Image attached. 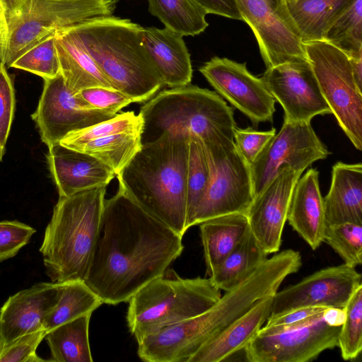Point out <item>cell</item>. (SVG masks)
I'll use <instances>...</instances> for the list:
<instances>
[{"mask_svg":"<svg viewBox=\"0 0 362 362\" xmlns=\"http://www.w3.org/2000/svg\"><path fill=\"white\" fill-rule=\"evenodd\" d=\"M47 160L59 197L107 186L116 175L111 168L97 158L59 143L48 147Z\"/></svg>","mask_w":362,"mask_h":362,"instance_id":"ffe728a7","label":"cell"},{"mask_svg":"<svg viewBox=\"0 0 362 362\" xmlns=\"http://www.w3.org/2000/svg\"><path fill=\"white\" fill-rule=\"evenodd\" d=\"M286 221L313 250L324 242L327 224L316 169H309L296 183Z\"/></svg>","mask_w":362,"mask_h":362,"instance_id":"7402d4cb","label":"cell"},{"mask_svg":"<svg viewBox=\"0 0 362 362\" xmlns=\"http://www.w3.org/2000/svg\"><path fill=\"white\" fill-rule=\"evenodd\" d=\"M273 296L257 302L249 310L206 341L188 362H219L244 350L269 318Z\"/></svg>","mask_w":362,"mask_h":362,"instance_id":"603a6c76","label":"cell"},{"mask_svg":"<svg viewBox=\"0 0 362 362\" xmlns=\"http://www.w3.org/2000/svg\"><path fill=\"white\" fill-rule=\"evenodd\" d=\"M199 225L206 274L210 276L244 237L249 229L248 220L245 214L235 213Z\"/></svg>","mask_w":362,"mask_h":362,"instance_id":"4316f807","label":"cell"},{"mask_svg":"<svg viewBox=\"0 0 362 362\" xmlns=\"http://www.w3.org/2000/svg\"><path fill=\"white\" fill-rule=\"evenodd\" d=\"M301 174L287 165L281 168L246 212L250 231L268 255L279 250L292 192Z\"/></svg>","mask_w":362,"mask_h":362,"instance_id":"e0dca14e","label":"cell"},{"mask_svg":"<svg viewBox=\"0 0 362 362\" xmlns=\"http://www.w3.org/2000/svg\"><path fill=\"white\" fill-rule=\"evenodd\" d=\"M242 19L252 29L266 68L307 59L304 44L265 0H236Z\"/></svg>","mask_w":362,"mask_h":362,"instance_id":"ac0fdd59","label":"cell"},{"mask_svg":"<svg viewBox=\"0 0 362 362\" xmlns=\"http://www.w3.org/2000/svg\"><path fill=\"white\" fill-rule=\"evenodd\" d=\"M182 237L119 187L105 200L83 281L103 303L127 302L181 255Z\"/></svg>","mask_w":362,"mask_h":362,"instance_id":"6da1fadb","label":"cell"},{"mask_svg":"<svg viewBox=\"0 0 362 362\" xmlns=\"http://www.w3.org/2000/svg\"><path fill=\"white\" fill-rule=\"evenodd\" d=\"M204 145L212 174L189 228L223 215L246 214L255 197L250 165L237 150L234 141Z\"/></svg>","mask_w":362,"mask_h":362,"instance_id":"30bf717a","label":"cell"},{"mask_svg":"<svg viewBox=\"0 0 362 362\" xmlns=\"http://www.w3.org/2000/svg\"><path fill=\"white\" fill-rule=\"evenodd\" d=\"M6 29L2 17L0 16V62L4 63V54L6 47Z\"/></svg>","mask_w":362,"mask_h":362,"instance_id":"ee69618b","label":"cell"},{"mask_svg":"<svg viewBox=\"0 0 362 362\" xmlns=\"http://www.w3.org/2000/svg\"><path fill=\"white\" fill-rule=\"evenodd\" d=\"M4 346V342H3V339H2V337H1V332H0V354L2 351V349Z\"/></svg>","mask_w":362,"mask_h":362,"instance_id":"7dc6e473","label":"cell"},{"mask_svg":"<svg viewBox=\"0 0 362 362\" xmlns=\"http://www.w3.org/2000/svg\"><path fill=\"white\" fill-rule=\"evenodd\" d=\"M354 0H291L284 4L285 21L302 42L322 40L327 27Z\"/></svg>","mask_w":362,"mask_h":362,"instance_id":"484cf974","label":"cell"},{"mask_svg":"<svg viewBox=\"0 0 362 362\" xmlns=\"http://www.w3.org/2000/svg\"><path fill=\"white\" fill-rule=\"evenodd\" d=\"M291 1V0H284V4H285V2H286V1Z\"/></svg>","mask_w":362,"mask_h":362,"instance_id":"681fc988","label":"cell"},{"mask_svg":"<svg viewBox=\"0 0 362 362\" xmlns=\"http://www.w3.org/2000/svg\"><path fill=\"white\" fill-rule=\"evenodd\" d=\"M330 154L310 122L284 121L279 132L250 165L254 196L269 184L283 166L302 173L313 163Z\"/></svg>","mask_w":362,"mask_h":362,"instance_id":"8fae6325","label":"cell"},{"mask_svg":"<svg viewBox=\"0 0 362 362\" xmlns=\"http://www.w3.org/2000/svg\"><path fill=\"white\" fill-rule=\"evenodd\" d=\"M75 95L85 109L95 110L115 115L122 108L134 103L127 95L113 88L92 87L83 89Z\"/></svg>","mask_w":362,"mask_h":362,"instance_id":"8d00e7d4","label":"cell"},{"mask_svg":"<svg viewBox=\"0 0 362 362\" xmlns=\"http://www.w3.org/2000/svg\"><path fill=\"white\" fill-rule=\"evenodd\" d=\"M141 144L164 134L200 137L204 144H223L233 139V110L216 93L194 85L164 90L146 102Z\"/></svg>","mask_w":362,"mask_h":362,"instance_id":"5b68a950","label":"cell"},{"mask_svg":"<svg viewBox=\"0 0 362 362\" xmlns=\"http://www.w3.org/2000/svg\"><path fill=\"white\" fill-rule=\"evenodd\" d=\"M206 13L243 21L236 0H193Z\"/></svg>","mask_w":362,"mask_h":362,"instance_id":"b9f144b4","label":"cell"},{"mask_svg":"<svg viewBox=\"0 0 362 362\" xmlns=\"http://www.w3.org/2000/svg\"><path fill=\"white\" fill-rule=\"evenodd\" d=\"M275 134V128L263 132L250 127L240 129L236 126L233 131V139L237 150L250 165Z\"/></svg>","mask_w":362,"mask_h":362,"instance_id":"ab89813d","label":"cell"},{"mask_svg":"<svg viewBox=\"0 0 362 362\" xmlns=\"http://www.w3.org/2000/svg\"><path fill=\"white\" fill-rule=\"evenodd\" d=\"M62 282L38 283L11 296L0 310V332L4 346L43 328L47 314L57 303Z\"/></svg>","mask_w":362,"mask_h":362,"instance_id":"d6986e66","label":"cell"},{"mask_svg":"<svg viewBox=\"0 0 362 362\" xmlns=\"http://www.w3.org/2000/svg\"><path fill=\"white\" fill-rule=\"evenodd\" d=\"M322 40L349 58L362 55V0H354L325 30Z\"/></svg>","mask_w":362,"mask_h":362,"instance_id":"1f68e13d","label":"cell"},{"mask_svg":"<svg viewBox=\"0 0 362 362\" xmlns=\"http://www.w3.org/2000/svg\"><path fill=\"white\" fill-rule=\"evenodd\" d=\"M266 2L285 21L284 0H265Z\"/></svg>","mask_w":362,"mask_h":362,"instance_id":"f6af8a7d","label":"cell"},{"mask_svg":"<svg viewBox=\"0 0 362 362\" xmlns=\"http://www.w3.org/2000/svg\"><path fill=\"white\" fill-rule=\"evenodd\" d=\"M107 186L59 197L40 248L52 282L84 281L95 243Z\"/></svg>","mask_w":362,"mask_h":362,"instance_id":"277c9868","label":"cell"},{"mask_svg":"<svg viewBox=\"0 0 362 362\" xmlns=\"http://www.w3.org/2000/svg\"><path fill=\"white\" fill-rule=\"evenodd\" d=\"M2 15V9H1V7L0 6V16Z\"/></svg>","mask_w":362,"mask_h":362,"instance_id":"c3c4849f","label":"cell"},{"mask_svg":"<svg viewBox=\"0 0 362 362\" xmlns=\"http://www.w3.org/2000/svg\"><path fill=\"white\" fill-rule=\"evenodd\" d=\"M324 241L339 255L344 264L353 267L361 264V224L344 223L327 226Z\"/></svg>","mask_w":362,"mask_h":362,"instance_id":"e575fe53","label":"cell"},{"mask_svg":"<svg viewBox=\"0 0 362 362\" xmlns=\"http://www.w3.org/2000/svg\"><path fill=\"white\" fill-rule=\"evenodd\" d=\"M361 285V274L355 267L344 263L322 269L276 291L272 298L269 317L306 307L343 309Z\"/></svg>","mask_w":362,"mask_h":362,"instance_id":"5bb4252c","label":"cell"},{"mask_svg":"<svg viewBox=\"0 0 362 362\" xmlns=\"http://www.w3.org/2000/svg\"><path fill=\"white\" fill-rule=\"evenodd\" d=\"M320 90L332 114L354 147L362 150V90L357 86L349 57L324 40L304 43Z\"/></svg>","mask_w":362,"mask_h":362,"instance_id":"ba28073f","label":"cell"},{"mask_svg":"<svg viewBox=\"0 0 362 362\" xmlns=\"http://www.w3.org/2000/svg\"><path fill=\"white\" fill-rule=\"evenodd\" d=\"M143 119L134 111L71 132L59 144L93 156L117 175L141 147Z\"/></svg>","mask_w":362,"mask_h":362,"instance_id":"7c38bea8","label":"cell"},{"mask_svg":"<svg viewBox=\"0 0 362 362\" xmlns=\"http://www.w3.org/2000/svg\"><path fill=\"white\" fill-rule=\"evenodd\" d=\"M5 148H4L0 144V162L2 160L3 156L4 155Z\"/></svg>","mask_w":362,"mask_h":362,"instance_id":"bcb514c9","label":"cell"},{"mask_svg":"<svg viewBox=\"0 0 362 362\" xmlns=\"http://www.w3.org/2000/svg\"><path fill=\"white\" fill-rule=\"evenodd\" d=\"M210 85L254 125L272 122L276 100L246 63L214 57L199 68Z\"/></svg>","mask_w":362,"mask_h":362,"instance_id":"9a60e30c","label":"cell"},{"mask_svg":"<svg viewBox=\"0 0 362 362\" xmlns=\"http://www.w3.org/2000/svg\"><path fill=\"white\" fill-rule=\"evenodd\" d=\"M349 59L354 81L358 88L362 90V55Z\"/></svg>","mask_w":362,"mask_h":362,"instance_id":"7bdbcfd3","label":"cell"},{"mask_svg":"<svg viewBox=\"0 0 362 362\" xmlns=\"http://www.w3.org/2000/svg\"><path fill=\"white\" fill-rule=\"evenodd\" d=\"M10 67L30 72L43 79L57 76L61 72L54 36L48 37L22 54Z\"/></svg>","mask_w":362,"mask_h":362,"instance_id":"d590c367","label":"cell"},{"mask_svg":"<svg viewBox=\"0 0 362 362\" xmlns=\"http://www.w3.org/2000/svg\"><path fill=\"white\" fill-rule=\"evenodd\" d=\"M212 167L202 139L197 136L189 138V161L187 177V228L202 199L211 180Z\"/></svg>","mask_w":362,"mask_h":362,"instance_id":"d6a6232c","label":"cell"},{"mask_svg":"<svg viewBox=\"0 0 362 362\" xmlns=\"http://www.w3.org/2000/svg\"><path fill=\"white\" fill-rule=\"evenodd\" d=\"M117 0H0L6 29L4 64L56 33L87 21L110 16Z\"/></svg>","mask_w":362,"mask_h":362,"instance_id":"52a82bcc","label":"cell"},{"mask_svg":"<svg viewBox=\"0 0 362 362\" xmlns=\"http://www.w3.org/2000/svg\"><path fill=\"white\" fill-rule=\"evenodd\" d=\"M327 226L362 225V165L337 162L332 166L329 190L323 198Z\"/></svg>","mask_w":362,"mask_h":362,"instance_id":"cb8c5ba5","label":"cell"},{"mask_svg":"<svg viewBox=\"0 0 362 362\" xmlns=\"http://www.w3.org/2000/svg\"><path fill=\"white\" fill-rule=\"evenodd\" d=\"M114 116L82 107L75 93L67 87L59 74L54 78L44 79L42 92L31 117L39 130L41 140L49 147L59 143L71 132L86 128Z\"/></svg>","mask_w":362,"mask_h":362,"instance_id":"2e32d148","label":"cell"},{"mask_svg":"<svg viewBox=\"0 0 362 362\" xmlns=\"http://www.w3.org/2000/svg\"><path fill=\"white\" fill-rule=\"evenodd\" d=\"M344 320L338 335L337 346L344 360L356 358L362 350V285L344 308Z\"/></svg>","mask_w":362,"mask_h":362,"instance_id":"836d02e7","label":"cell"},{"mask_svg":"<svg viewBox=\"0 0 362 362\" xmlns=\"http://www.w3.org/2000/svg\"><path fill=\"white\" fill-rule=\"evenodd\" d=\"M47 332L42 329L23 334L4 346L0 354V362H41L44 359L36 354V349Z\"/></svg>","mask_w":362,"mask_h":362,"instance_id":"74e56055","label":"cell"},{"mask_svg":"<svg viewBox=\"0 0 362 362\" xmlns=\"http://www.w3.org/2000/svg\"><path fill=\"white\" fill-rule=\"evenodd\" d=\"M189 138L164 134L142 144L116 175L119 187L133 201L182 236L187 230Z\"/></svg>","mask_w":362,"mask_h":362,"instance_id":"7a4b0ae2","label":"cell"},{"mask_svg":"<svg viewBox=\"0 0 362 362\" xmlns=\"http://www.w3.org/2000/svg\"><path fill=\"white\" fill-rule=\"evenodd\" d=\"M36 230L18 221H0V262L14 257Z\"/></svg>","mask_w":362,"mask_h":362,"instance_id":"f35d334b","label":"cell"},{"mask_svg":"<svg viewBox=\"0 0 362 362\" xmlns=\"http://www.w3.org/2000/svg\"><path fill=\"white\" fill-rule=\"evenodd\" d=\"M268 255L249 228L209 277L218 289L227 291L249 276Z\"/></svg>","mask_w":362,"mask_h":362,"instance_id":"83f0119b","label":"cell"},{"mask_svg":"<svg viewBox=\"0 0 362 362\" xmlns=\"http://www.w3.org/2000/svg\"><path fill=\"white\" fill-rule=\"evenodd\" d=\"M141 26L112 16L69 28L113 89L134 103L150 100L164 86L140 39Z\"/></svg>","mask_w":362,"mask_h":362,"instance_id":"3957f363","label":"cell"},{"mask_svg":"<svg viewBox=\"0 0 362 362\" xmlns=\"http://www.w3.org/2000/svg\"><path fill=\"white\" fill-rule=\"evenodd\" d=\"M344 310L327 308L309 322L274 333L260 331L245 348L250 362H307L337 346Z\"/></svg>","mask_w":362,"mask_h":362,"instance_id":"9c48e42d","label":"cell"},{"mask_svg":"<svg viewBox=\"0 0 362 362\" xmlns=\"http://www.w3.org/2000/svg\"><path fill=\"white\" fill-rule=\"evenodd\" d=\"M221 297V290L210 277L184 279L168 268L129 300V329L138 343L165 327L204 313Z\"/></svg>","mask_w":362,"mask_h":362,"instance_id":"8992f818","label":"cell"},{"mask_svg":"<svg viewBox=\"0 0 362 362\" xmlns=\"http://www.w3.org/2000/svg\"><path fill=\"white\" fill-rule=\"evenodd\" d=\"M148 11L165 28L182 36H194L209 25L206 11L193 0H147Z\"/></svg>","mask_w":362,"mask_h":362,"instance_id":"4dcf8cb0","label":"cell"},{"mask_svg":"<svg viewBox=\"0 0 362 362\" xmlns=\"http://www.w3.org/2000/svg\"><path fill=\"white\" fill-rule=\"evenodd\" d=\"M54 39L61 74L74 93L92 87L112 88L69 28L57 32Z\"/></svg>","mask_w":362,"mask_h":362,"instance_id":"d4e9b609","label":"cell"},{"mask_svg":"<svg viewBox=\"0 0 362 362\" xmlns=\"http://www.w3.org/2000/svg\"><path fill=\"white\" fill-rule=\"evenodd\" d=\"M103 301L82 280L62 282L60 298L45 317L47 331L86 314H92Z\"/></svg>","mask_w":362,"mask_h":362,"instance_id":"f546056e","label":"cell"},{"mask_svg":"<svg viewBox=\"0 0 362 362\" xmlns=\"http://www.w3.org/2000/svg\"><path fill=\"white\" fill-rule=\"evenodd\" d=\"M91 314H86L48 331L45 339L50 361L92 362L88 329Z\"/></svg>","mask_w":362,"mask_h":362,"instance_id":"f1b7e54d","label":"cell"},{"mask_svg":"<svg viewBox=\"0 0 362 362\" xmlns=\"http://www.w3.org/2000/svg\"><path fill=\"white\" fill-rule=\"evenodd\" d=\"M260 78L283 107L284 121L310 122L317 115L332 114L308 59L268 68Z\"/></svg>","mask_w":362,"mask_h":362,"instance_id":"4fadbf2b","label":"cell"},{"mask_svg":"<svg viewBox=\"0 0 362 362\" xmlns=\"http://www.w3.org/2000/svg\"><path fill=\"white\" fill-rule=\"evenodd\" d=\"M6 66L0 62V144L6 148L15 110V93Z\"/></svg>","mask_w":362,"mask_h":362,"instance_id":"60d3db41","label":"cell"},{"mask_svg":"<svg viewBox=\"0 0 362 362\" xmlns=\"http://www.w3.org/2000/svg\"><path fill=\"white\" fill-rule=\"evenodd\" d=\"M139 36L163 86L176 88L190 83V54L182 35L167 28L141 27Z\"/></svg>","mask_w":362,"mask_h":362,"instance_id":"44dd1931","label":"cell"}]
</instances>
